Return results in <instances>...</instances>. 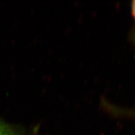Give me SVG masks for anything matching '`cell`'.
Wrapping results in <instances>:
<instances>
[{"label":"cell","instance_id":"obj_1","mask_svg":"<svg viewBox=\"0 0 135 135\" xmlns=\"http://www.w3.org/2000/svg\"><path fill=\"white\" fill-rule=\"evenodd\" d=\"M0 135H13L11 125L8 121L0 117Z\"/></svg>","mask_w":135,"mask_h":135},{"label":"cell","instance_id":"obj_2","mask_svg":"<svg viewBox=\"0 0 135 135\" xmlns=\"http://www.w3.org/2000/svg\"><path fill=\"white\" fill-rule=\"evenodd\" d=\"M131 13H132V17H133L134 19L135 20V1L132 2Z\"/></svg>","mask_w":135,"mask_h":135}]
</instances>
